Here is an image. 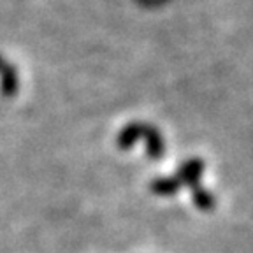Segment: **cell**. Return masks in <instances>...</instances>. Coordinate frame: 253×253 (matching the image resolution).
<instances>
[{
	"mask_svg": "<svg viewBox=\"0 0 253 253\" xmlns=\"http://www.w3.org/2000/svg\"><path fill=\"white\" fill-rule=\"evenodd\" d=\"M139 137H144L148 142V155L150 158L153 160H158V158H162L164 155V141H162V135L160 132L155 128V126L150 125H139V123H134V125H128L126 128H123V132L120 134V146L122 148H130Z\"/></svg>",
	"mask_w": 253,
	"mask_h": 253,
	"instance_id": "1",
	"label": "cell"
},
{
	"mask_svg": "<svg viewBox=\"0 0 253 253\" xmlns=\"http://www.w3.org/2000/svg\"><path fill=\"white\" fill-rule=\"evenodd\" d=\"M202 172H204V162H202L201 158H190V160H186V162L179 167L176 179L181 183V186L194 188V186H199Z\"/></svg>",
	"mask_w": 253,
	"mask_h": 253,
	"instance_id": "2",
	"label": "cell"
},
{
	"mask_svg": "<svg viewBox=\"0 0 253 253\" xmlns=\"http://www.w3.org/2000/svg\"><path fill=\"white\" fill-rule=\"evenodd\" d=\"M192 201H194V204L202 211H211L214 208V204H216L214 195L210 194L208 190H204L201 185L192 188Z\"/></svg>",
	"mask_w": 253,
	"mask_h": 253,
	"instance_id": "3",
	"label": "cell"
},
{
	"mask_svg": "<svg viewBox=\"0 0 253 253\" xmlns=\"http://www.w3.org/2000/svg\"><path fill=\"white\" fill-rule=\"evenodd\" d=\"M181 188V183L176 178H160L151 181V192L158 195H174Z\"/></svg>",
	"mask_w": 253,
	"mask_h": 253,
	"instance_id": "4",
	"label": "cell"
}]
</instances>
